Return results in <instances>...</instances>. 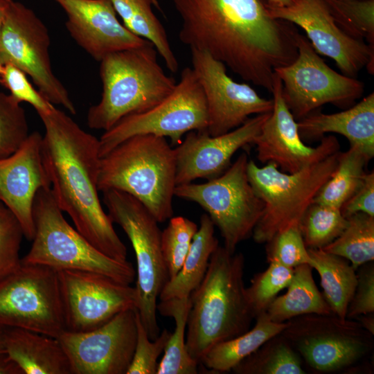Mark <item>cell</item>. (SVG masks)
Segmentation results:
<instances>
[{
  "instance_id": "cell-37",
  "label": "cell",
  "mask_w": 374,
  "mask_h": 374,
  "mask_svg": "<svg viewBox=\"0 0 374 374\" xmlns=\"http://www.w3.org/2000/svg\"><path fill=\"white\" fill-rule=\"evenodd\" d=\"M198 229L193 221L183 216L172 217L161 231V247L170 279L180 270Z\"/></svg>"
},
{
  "instance_id": "cell-12",
  "label": "cell",
  "mask_w": 374,
  "mask_h": 374,
  "mask_svg": "<svg viewBox=\"0 0 374 374\" xmlns=\"http://www.w3.org/2000/svg\"><path fill=\"white\" fill-rule=\"evenodd\" d=\"M208 112L202 87L190 67L184 68L173 91L151 109L124 117L99 139L100 157L139 134L169 138L180 143L184 134L206 130Z\"/></svg>"
},
{
  "instance_id": "cell-29",
  "label": "cell",
  "mask_w": 374,
  "mask_h": 374,
  "mask_svg": "<svg viewBox=\"0 0 374 374\" xmlns=\"http://www.w3.org/2000/svg\"><path fill=\"white\" fill-rule=\"evenodd\" d=\"M110 1L125 26L135 35L152 43L168 70L176 73L179 69V62L163 26L152 10L153 1Z\"/></svg>"
},
{
  "instance_id": "cell-35",
  "label": "cell",
  "mask_w": 374,
  "mask_h": 374,
  "mask_svg": "<svg viewBox=\"0 0 374 374\" xmlns=\"http://www.w3.org/2000/svg\"><path fill=\"white\" fill-rule=\"evenodd\" d=\"M337 25L374 48V0H324Z\"/></svg>"
},
{
  "instance_id": "cell-51",
  "label": "cell",
  "mask_w": 374,
  "mask_h": 374,
  "mask_svg": "<svg viewBox=\"0 0 374 374\" xmlns=\"http://www.w3.org/2000/svg\"><path fill=\"white\" fill-rule=\"evenodd\" d=\"M8 1H12V0H8Z\"/></svg>"
},
{
  "instance_id": "cell-38",
  "label": "cell",
  "mask_w": 374,
  "mask_h": 374,
  "mask_svg": "<svg viewBox=\"0 0 374 374\" xmlns=\"http://www.w3.org/2000/svg\"><path fill=\"white\" fill-rule=\"evenodd\" d=\"M25 110L10 94L0 91V159L15 152L29 136Z\"/></svg>"
},
{
  "instance_id": "cell-47",
  "label": "cell",
  "mask_w": 374,
  "mask_h": 374,
  "mask_svg": "<svg viewBox=\"0 0 374 374\" xmlns=\"http://www.w3.org/2000/svg\"><path fill=\"white\" fill-rule=\"evenodd\" d=\"M10 1L8 0H0V33L3 26L6 11Z\"/></svg>"
},
{
  "instance_id": "cell-7",
  "label": "cell",
  "mask_w": 374,
  "mask_h": 374,
  "mask_svg": "<svg viewBox=\"0 0 374 374\" xmlns=\"http://www.w3.org/2000/svg\"><path fill=\"white\" fill-rule=\"evenodd\" d=\"M339 152L294 173L281 171L272 162L260 168L249 159V183L265 206L252 233L255 242L267 243L283 230L299 226L304 213L335 170Z\"/></svg>"
},
{
  "instance_id": "cell-20",
  "label": "cell",
  "mask_w": 374,
  "mask_h": 374,
  "mask_svg": "<svg viewBox=\"0 0 374 374\" xmlns=\"http://www.w3.org/2000/svg\"><path fill=\"white\" fill-rule=\"evenodd\" d=\"M270 113L257 114L219 136H211L206 130L188 132L175 148L177 186L197 179H210L223 173L229 167L233 154L253 143Z\"/></svg>"
},
{
  "instance_id": "cell-26",
  "label": "cell",
  "mask_w": 374,
  "mask_h": 374,
  "mask_svg": "<svg viewBox=\"0 0 374 374\" xmlns=\"http://www.w3.org/2000/svg\"><path fill=\"white\" fill-rule=\"evenodd\" d=\"M256 319L255 326L246 332L213 346L203 357L200 364L209 373L231 371L265 341L280 333L287 326V321L276 323L271 321L265 312Z\"/></svg>"
},
{
  "instance_id": "cell-31",
  "label": "cell",
  "mask_w": 374,
  "mask_h": 374,
  "mask_svg": "<svg viewBox=\"0 0 374 374\" xmlns=\"http://www.w3.org/2000/svg\"><path fill=\"white\" fill-rule=\"evenodd\" d=\"M370 159L354 146L339 152L337 165L331 177L315 197V203L341 209L362 185L364 168Z\"/></svg>"
},
{
  "instance_id": "cell-46",
  "label": "cell",
  "mask_w": 374,
  "mask_h": 374,
  "mask_svg": "<svg viewBox=\"0 0 374 374\" xmlns=\"http://www.w3.org/2000/svg\"><path fill=\"white\" fill-rule=\"evenodd\" d=\"M355 319L359 321L363 328L374 335V312L360 315Z\"/></svg>"
},
{
  "instance_id": "cell-28",
  "label": "cell",
  "mask_w": 374,
  "mask_h": 374,
  "mask_svg": "<svg viewBox=\"0 0 374 374\" xmlns=\"http://www.w3.org/2000/svg\"><path fill=\"white\" fill-rule=\"evenodd\" d=\"M312 260L310 265L320 276L323 296L332 314L346 318L348 305L357 285L355 269L346 258L323 249H308Z\"/></svg>"
},
{
  "instance_id": "cell-2",
  "label": "cell",
  "mask_w": 374,
  "mask_h": 374,
  "mask_svg": "<svg viewBox=\"0 0 374 374\" xmlns=\"http://www.w3.org/2000/svg\"><path fill=\"white\" fill-rule=\"evenodd\" d=\"M38 115L44 127L42 161L57 206L99 251L113 259L127 260V248L98 195L99 139L55 107Z\"/></svg>"
},
{
  "instance_id": "cell-3",
  "label": "cell",
  "mask_w": 374,
  "mask_h": 374,
  "mask_svg": "<svg viewBox=\"0 0 374 374\" xmlns=\"http://www.w3.org/2000/svg\"><path fill=\"white\" fill-rule=\"evenodd\" d=\"M244 258L220 246L212 253L206 273L190 294L186 344L200 364L215 345L250 329L254 318L244 281Z\"/></svg>"
},
{
  "instance_id": "cell-22",
  "label": "cell",
  "mask_w": 374,
  "mask_h": 374,
  "mask_svg": "<svg viewBox=\"0 0 374 374\" xmlns=\"http://www.w3.org/2000/svg\"><path fill=\"white\" fill-rule=\"evenodd\" d=\"M42 140L40 133L35 131L15 152L0 159V202L17 219L28 240L35 233V196L40 189L51 188L42 158Z\"/></svg>"
},
{
  "instance_id": "cell-13",
  "label": "cell",
  "mask_w": 374,
  "mask_h": 374,
  "mask_svg": "<svg viewBox=\"0 0 374 374\" xmlns=\"http://www.w3.org/2000/svg\"><path fill=\"white\" fill-rule=\"evenodd\" d=\"M51 39L44 23L30 8L10 1L0 33V59L29 75L39 93L51 104L71 114L76 108L64 84L53 71Z\"/></svg>"
},
{
  "instance_id": "cell-4",
  "label": "cell",
  "mask_w": 374,
  "mask_h": 374,
  "mask_svg": "<svg viewBox=\"0 0 374 374\" xmlns=\"http://www.w3.org/2000/svg\"><path fill=\"white\" fill-rule=\"evenodd\" d=\"M176 155L166 138L130 137L100 157L99 191L117 190L143 204L159 223L173 216Z\"/></svg>"
},
{
  "instance_id": "cell-24",
  "label": "cell",
  "mask_w": 374,
  "mask_h": 374,
  "mask_svg": "<svg viewBox=\"0 0 374 374\" xmlns=\"http://www.w3.org/2000/svg\"><path fill=\"white\" fill-rule=\"evenodd\" d=\"M4 349L24 374H71L57 338L19 328H6Z\"/></svg>"
},
{
  "instance_id": "cell-27",
  "label": "cell",
  "mask_w": 374,
  "mask_h": 374,
  "mask_svg": "<svg viewBox=\"0 0 374 374\" xmlns=\"http://www.w3.org/2000/svg\"><path fill=\"white\" fill-rule=\"evenodd\" d=\"M312 269L308 264L294 269L287 292L276 296L265 311L271 321L284 323L303 314L332 313L314 283Z\"/></svg>"
},
{
  "instance_id": "cell-36",
  "label": "cell",
  "mask_w": 374,
  "mask_h": 374,
  "mask_svg": "<svg viewBox=\"0 0 374 374\" xmlns=\"http://www.w3.org/2000/svg\"><path fill=\"white\" fill-rule=\"evenodd\" d=\"M294 269L271 262L267 269L254 275L246 287L249 305L256 319L265 312L277 294L290 283Z\"/></svg>"
},
{
  "instance_id": "cell-15",
  "label": "cell",
  "mask_w": 374,
  "mask_h": 374,
  "mask_svg": "<svg viewBox=\"0 0 374 374\" xmlns=\"http://www.w3.org/2000/svg\"><path fill=\"white\" fill-rule=\"evenodd\" d=\"M57 272L68 331L91 330L124 310L136 309L135 287L94 272L78 270Z\"/></svg>"
},
{
  "instance_id": "cell-16",
  "label": "cell",
  "mask_w": 374,
  "mask_h": 374,
  "mask_svg": "<svg viewBox=\"0 0 374 374\" xmlns=\"http://www.w3.org/2000/svg\"><path fill=\"white\" fill-rule=\"evenodd\" d=\"M136 311L128 309L91 330H65L57 337L71 374H126L136 345Z\"/></svg>"
},
{
  "instance_id": "cell-40",
  "label": "cell",
  "mask_w": 374,
  "mask_h": 374,
  "mask_svg": "<svg viewBox=\"0 0 374 374\" xmlns=\"http://www.w3.org/2000/svg\"><path fill=\"white\" fill-rule=\"evenodd\" d=\"M136 340L131 364L126 374H157L158 359L164 351L170 332L163 329L154 340H151L139 314L136 311Z\"/></svg>"
},
{
  "instance_id": "cell-21",
  "label": "cell",
  "mask_w": 374,
  "mask_h": 374,
  "mask_svg": "<svg viewBox=\"0 0 374 374\" xmlns=\"http://www.w3.org/2000/svg\"><path fill=\"white\" fill-rule=\"evenodd\" d=\"M64 11L71 37L93 59L143 46L150 42L122 24L110 0H53Z\"/></svg>"
},
{
  "instance_id": "cell-17",
  "label": "cell",
  "mask_w": 374,
  "mask_h": 374,
  "mask_svg": "<svg viewBox=\"0 0 374 374\" xmlns=\"http://www.w3.org/2000/svg\"><path fill=\"white\" fill-rule=\"evenodd\" d=\"M267 6L271 17L303 29L315 51L333 60L342 74L355 78L366 67L373 75L374 48L341 30L324 0H294L287 6Z\"/></svg>"
},
{
  "instance_id": "cell-1",
  "label": "cell",
  "mask_w": 374,
  "mask_h": 374,
  "mask_svg": "<svg viewBox=\"0 0 374 374\" xmlns=\"http://www.w3.org/2000/svg\"><path fill=\"white\" fill-rule=\"evenodd\" d=\"M179 38L242 80L271 91L274 69L297 57L299 31L271 17L262 0H174Z\"/></svg>"
},
{
  "instance_id": "cell-8",
  "label": "cell",
  "mask_w": 374,
  "mask_h": 374,
  "mask_svg": "<svg viewBox=\"0 0 374 374\" xmlns=\"http://www.w3.org/2000/svg\"><path fill=\"white\" fill-rule=\"evenodd\" d=\"M103 202L112 222L127 235L136 260V310L151 340L160 334L157 299L170 280L161 247V231L149 211L132 195L117 190L103 191Z\"/></svg>"
},
{
  "instance_id": "cell-48",
  "label": "cell",
  "mask_w": 374,
  "mask_h": 374,
  "mask_svg": "<svg viewBox=\"0 0 374 374\" xmlns=\"http://www.w3.org/2000/svg\"><path fill=\"white\" fill-rule=\"evenodd\" d=\"M294 0H267V6L272 7L287 6L292 4Z\"/></svg>"
},
{
  "instance_id": "cell-18",
  "label": "cell",
  "mask_w": 374,
  "mask_h": 374,
  "mask_svg": "<svg viewBox=\"0 0 374 374\" xmlns=\"http://www.w3.org/2000/svg\"><path fill=\"white\" fill-rule=\"evenodd\" d=\"M192 69L204 93L207 133L213 136L242 125L252 114L271 112L273 100L260 96L249 84L237 82L226 73L222 62L206 52L190 49Z\"/></svg>"
},
{
  "instance_id": "cell-34",
  "label": "cell",
  "mask_w": 374,
  "mask_h": 374,
  "mask_svg": "<svg viewBox=\"0 0 374 374\" xmlns=\"http://www.w3.org/2000/svg\"><path fill=\"white\" fill-rule=\"evenodd\" d=\"M347 224L341 209L313 202L299 226L308 249H322L334 241Z\"/></svg>"
},
{
  "instance_id": "cell-49",
  "label": "cell",
  "mask_w": 374,
  "mask_h": 374,
  "mask_svg": "<svg viewBox=\"0 0 374 374\" xmlns=\"http://www.w3.org/2000/svg\"><path fill=\"white\" fill-rule=\"evenodd\" d=\"M5 327L0 326V353H6L3 344Z\"/></svg>"
},
{
  "instance_id": "cell-10",
  "label": "cell",
  "mask_w": 374,
  "mask_h": 374,
  "mask_svg": "<svg viewBox=\"0 0 374 374\" xmlns=\"http://www.w3.org/2000/svg\"><path fill=\"white\" fill-rule=\"evenodd\" d=\"M316 373L342 371L362 360L374 346L373 335L357 320L331 314H308L287 321L280 332Z\"/></svg>"
},
{
  "instance_id": "cell-6",
  "label": "cell",
  "mask_w": 374,
  "mask_h": 374,
  "mask_svg": "<svg viewBox=\"0 0 374 374\" xmlns=\"http://www.w3.org/2000/svg\"><path fill=\"white\" fill-rule=\"evenodd\" d=\"M50 188L40 189L33 204L35 233L21 262L59 270H78L106 276L130 285L136 277L133 265L113 259L96 248L66 220Z\"/></svg>"
},
{
  "instance_id": "cell-45",
  "label": "cell",
  "mask_w": 374,
  "mask_h": 374,
  "mask_svg": "<svg viewBox=\"0 0 374 374\" xmlns=\"http://www.w3.org/2000/svg\"><path fill=\"white\" fill-rule=\"evenodd\" d=\"M0 374H24L6 353H0Z\"/></svg>"
},
{
  "instance_id": "cell-5",
  "label": "cell",
  "mask_w": 374,
  "mask_h": 374,
  "mask_svg": "<svg viewBox=\"0 0 374 374\" xmlns=\"http://www.w3.org/2000/svg\"><path fill=\"white\" fill-rule=\"evenodd\" d=\"M152 43L117 51L100 62L102 94L87 112L89 128L108 130L124 117L145 112L166 98L177 82L157 60Z\"/></svg>"
},
{
  "instance_id": "cell-25",
  "label": "cell",
  "mask_w": 374,
  "mask_h": 374,
  "mask_svg": "<svg viewBox=\"0 0 374 374\" xmlns=\"http://www.w3.org/2000/svg\"><path fill=\"white\" fill-rule=\"evenodd\" d=\"M214 227L209 216L203 214L181 268L162 290L159 297L160 301L190 296L199 285L206 273L211 255L219 245Z\"/></svg>"
},
{
  "instance_id": "cell-42",
  "label": "cell",
  "mask_w": 374,
  "mask_h": 374,
  "mask_svg": "<svg viewBox=\"0 0 374 374\" xmlns=\"http://www.w3.org/2000/svg\"><path fill=\"white\" fill-rule=\"evenodd\" d=\"M0 84L19 103L30 104L37 114L48 112L55 107L32 86L27 75L13 64H5L3 73L0 75Z\"/></svg>"
},
{
  "instance_id": "cell-33",
  "label": "cell",
  "mask_w": 374,
  "mask_h": 374,
  "mask_svg": "<svg viewBox=\"0 0 374 374\" xmlns=\"http://www.w3.org/2000/svg\"><path fill=\"white\" fill-rule=\"evenodd\" d=\"M347 219L341 233L322 249L346 258L356 270L374 260V217L357 213Z\"/></svg>"
},
{
  "instance_id": "cell-19",
  "label": "cell",
  "mask_w": 374,
  "mask_h": 374,
  "mask_svg": "<svg viewBox=\"0 0 374 374\" xmlns=\"http://www.w3.org/2000/svg\"><path fill=\"white\" fill-rule=\"evenodd\" d=\"M282 89L281 80L275 73L271 91L273 109L253 143L261 163L272 162L281 171L294 173L338 152L339 143L336 137L328 136H323L316 147L306 145L299 134L297 121L284 100Z\"/></svg>"
},
{
  "instance_id": "cell-43",
  "label": "cell",
  "mask_w": 374,
  "mask_h": 374,
  "mask_svg": "<svg viewBox=\"0 0 374 374\" xmlns=\"http://www.w3.org/2000/svg\"><path fill=\"white\" fill-rule=\"evenodd\" d=\"M357 269L355 290L346 312V318L350 319L374 312L373 261L359 266Z\"/></svg>"
},
{
  "instance_id": "cell-23",
  "label": "cell",
  "mask_w": 374,
  "mask_h": 374,
  "mask_svg": "<svg viewBox=\"0 0 374 374\" xmlns=\"http://www.w3.org/2000/svg\"><path fill=\"white\" fill-rule=\"evenodd\" d=\"M301 139L322 138L326 133L345 136L350 146L370 159L374 156V93L347 109L334 114L314 112L297 121Z\"/></svg>"
},
{
  "instance_id": "cell-9",
  "label": "cell",
  "mask_w": 374,
  "mask_h": 374,
  "mask_svg": "<svg viewBox=\"0 0 374 374\" xmlns=\"http://www.w3.org/2000/svg\"><path fill=\"white\" fill-rule=\"evenodd\" d=\"M248 161L247 154L242 153L220 175L202 184L177 185L175 189V196L197 203L207 213L231 253L252 235L265 207L249 183Z\"/></svg>"
},
{
  "instance_id": "cell-44",
  "label": "cell",
  "mask_w": 374,
  "mask_h": 374,
  "mask_svg": "<svg viewBox=\"0 0 374 374\" xmlns=\"http://www.w3.org/2000/svg\"><path fill=\"white\" fill-rule=\"evenodd\" d=\"M345 217L357 213L374 217V172L366 173L363 182L356 192L341 208Z\"/></svg>"
},
{
  "instance_id": "cell-30",
  "label": "cell",
  "mask_w": 374,
  "mask_h": 374,
  "mask_svg": "<svg viewBox=\"0 0 374 374\" xmlns=\"http://www.w3.org/2000/svg\"><path fill=\"white\" fill-rule=\"evenodd\" d=\"M190 296L161 301L157 310L164 317L175 320V327L159 362L157 374H197L199 363L189 354L186 344V332Z\"/></svg>"
},
{
  "instance_id": "cell-14",
  "label": "cell",
  "mask_w": 374,
  "mask_h": 374,
  "mask_svg": "<svg viewBox=\"0 0 374 374\" xmlns=\"http://www.w3.org/2000/svg\"><path fill=\"white\" fill-rule=\"evenodd\" d=\"M296 44V59L274 69L282 82L284 100L296 121L328 103L350 107L362 96L364 83L331 69L305 36L299 33Z\"/></svg>"
},
{
  "instance_id": "cell-41",
  "label": "cell",
  "mask_w": 374,
  "mask_h": 374,
  "mask_svg": "<svg viewBox=\"0 0 374 374\" xmlns=\"http://www.w3.org/2000/svg\"><path fill=\"white\" fill-rule=\"evenodd\" d=\"M24 231L13 213L0 202V280L21 264Z\"/></svg>"
},
{
  "instance_id": "cell-32",
  "label": "cell",
  "mask_w": 374,
  "mask_h": 374,
  "mask_svg": "<svg viewBox=\"0 0 374 374\" xmlns=\"http://www.w3.org/2000/svg\"><path fill=\"white\" fill-rule=\"evenodd\" d=\"M235 374H305L300 355L279 333L235 366Z\"/></svg>"
},
{
  "instance_id": "cell-50",
  "label": "cell",
  "mask_w": 374,
  "mask_h": 374,
  "mask_svg": "<svg viewBox=\"0 0 374 374\" xmlns=\"http://www.w3.org/2000/svg\"><path fill=\"white\" fill-rule=\"evenodd\" d=\"M5 64L2 62L0 59V75L3 73Z\"/></svg>"
},
{
  "instance_id": "cell-11",
  "label": "cell",
  "mask_w": 374,
  "mask_h": 374,
  "mask_svg": "<svg viewBox=\"0 0 374 374\" xmlns=\"http://www.w3.org/2000/svg\"><path fill=\"white\" fill-rule=\"evenodd\" d=\"M0 326L55 338L66 330L57 271L21 261L1 280Z\"/></svg>"
},
{
  "instance_id": "cell-39",
  "label": "cell",
  "mask_w": 374,
  "mask_h": 374,
  "mask_svg": "<svg viewBox=\"0 0 374 374\" xmlns=\"http://www.w3.org/2000/svg\"><path fill=\"white\" fill-rule=\"evenodd\" d=\"M267 244L269 262H277L292 269L312 263L299 226H290L277 233Z\"/></svg>"
}]
</instances>
